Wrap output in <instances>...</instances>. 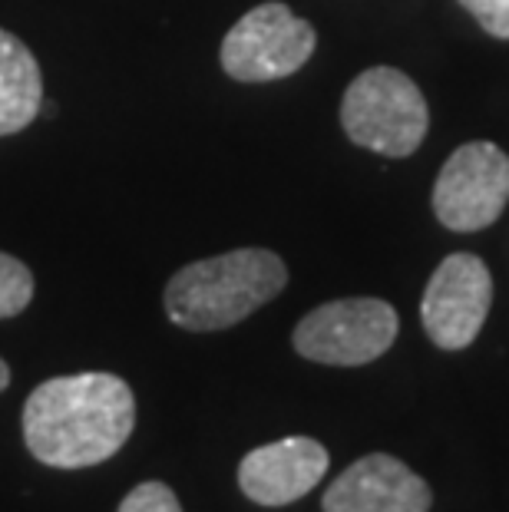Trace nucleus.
Segmentation results:
<instances>
[{
  "label": "nucleus",
  "mask_w": 509,
  "mask_h": 512,
  "mask_svg": "<svg viewBox=\"0 0 509 512\" xmlns=\"http://www.w3.org/2000/svg\"><path fill=\"white\" fill-rule=\"evenodd\" d=\"M24 443L53 470H86L126 446L136 427V397L123 377L86 370L53 377L24 403Z\"/></svg>",
  "instance_id": "obj_1"
},
{
  "label": "nucleus",
  "mask_w": 509,
  "mask_h": 512,
  "mask_svg": "<svg viewBox=\"0 0 509 512\" xmlns=\"http://www.w3.org/2000/svg\"><path fill=\"white\" fill-rule=\"evenodd\" d=\"M288 285V268L265 248H238L192 261L169 278L166 314L186 331H222L245 321Z\"/></svg>",
  "instance_id": "obj_2"
},
{
  "label": "nucleus",
  "mask_w": 509,
  "mask_h": 512,
  "mask_svg": "<svg viewBox=\"0 0 509 512\" xmlns=\"http://www.w3.org/2000/svg\"><path fill=\"white\" fill-rule=\"evenodd\" d=\"M341 126L354 146L404 159L424 143L430 110L420 86L394 67L364 70L341 100Z\"/></svg>",
  "instance_id": "obj_3"
},
{
  "label": "nucleus",
  "mask_w": 509,
  "mask_h": 512,
  "mask_svg": "<svg viewBox=\"0 0 509 512\" xmlns=\"http://www.w3.org/2000/svg\"><path fill=\"white\" fill-rule=\"evenodd\" d=\"M397 311L381 298H344L308 311L295 328V351L314 364L361 367L391 351Z\"/></svg>",
  "instance_id": "obj_4"
},
{
  "label": "nucleus",
  "mask_w": 509,
  "mask_h": 512,
  "mask_svg": "<svg viewBox=\"0 0 509 512\" xmlns=\"http://www.w3.org/2000/svg\"><path fill=\"white\" fill-rule=\"evenodd\" d=\"M318 47L308 20L288 4H258L222 40V70L238 83H268L298 73Z\"/></svg>",
  "instance_id": "obj_5"
},
{
  "label": "nucleus",
  "mask_w": 509,
  "mask_h": 512,
  "mask_svg": "<svg viewBox=\"0 0 509 512\" xmlns=\"http://www.w3.org/2000/svg\"><path fill=\"white\" fill-rule=\"evenodd\" d=\"M509 202V156L493 143H467L443 162L433 212L450 232H480Z\"/></svg>",
  "instance_id": "obj_6"
},
{
  "label": "nucleus",
  "mask_w": 509,
  "mask_h": 512,
  "mask_svg": "<svg viewBox=\"0 0 509 512\" xmlns=\"http://www.w3.org/2000/svg\"><path fill=\"white\" fill-rule=\"evenodd\" d=\"M493 304L490 268L470 252L447 255L433 271L420 301L427 337L443 351H463L480 337Z\"/></svg>",
  "instance_id": "obj_7"
},
{
  "label": "nucleus",
  "mask_w": 509,
  "mask_h": 512,
  "mask_svg": "<svg viewBox=\"0 0 509 512\" xmlns=\"http://www.w3.org/2000/svg\"><path fill=\"white\" fill-rule=\"evenodd\" d=\"M430 486L407 463L367 453L351 463L324 493V512H430Z\"/></svg>",
  "instance_id": "obj_8"
},
{
  "label": "nucleus",
  "mask_w": 509,
  "mask_h": 512,
  "mask_svg": "<svg viewBox=\"0 0 509 512\" xmlns=\"http://www.w3.org/2000/svg\"><path fill=\"white\" fill-rule=\"evenodd\" d=\"M331 456L311 437H285L255 446L238 463V486L258 506H288L308 496L328 473Z\"/></svg>",
  "instance_id": "obj_9"
},
{
  "label": "nucleus",
  "mask_w": 509,
  "mask_h": 512,
  "mask_svg": "<svg viewBox=\"0 0 509 512\" xmlns=\"http://www.w3.org/2000/svg\"><path fill=\"white\" fill-rule=\"evenodd\" d=\"M43 106V76L30 47L0 30V136H14L37 119Z\"/></svg>",
  "instance_id": "obj_10"
},
{
  "label": "nucleus",
  "mask_w": 509,
  "mask_h": 512,
  "mask_svg": "<svg viewBox=\"0 0 509 512\" xmlns=\"http://www.w3.org/2000/svg\"><path fill=\"white\" fill-rule=\"evenodd\" d=\"M34 301V275L20 258L0 252V318H14Z\"/></svg>",
  "instance_id": "obj_11"
},
{
  "label": "nucleus",
  "mask_w": 509,
  "mask_h": 512,
  "mask_svg": "<svg viewBox=\"0 0 509 512\" xmlns=\"http://www.w3.org/2000/svg\"><path fill=\"white\" fill-rule=\"evenodd\" d=\"M119 512H182V506L179 496L172 493V486L159 483V479H149V483L129 489L126 499L119 503Z\"/></svg>",
  "instance_id": "obj_12"
},
{
  "label": "nucleus",
  "mask_w": 509,
  "mask_h": 512,
  "mask_svg": "<svg viewBox=\"0 0 509 512\" xmlns=\"http://www.w3.org/2000/svg\"><path fill=\"white\" fill-rule=\"evenodd\" d=\"M486 34L509 40V0H460Z\"/></svg>",
  "instance_id": "obj_13"
},
{
  "label": "nucleus",
  "mask_w": 509,
  "mask_h": 512,
  "mask_svg": "<svg viewBox=\"0 0 509 512\" xmlns=\"http://www.w3.org/2000/svg\"><path fill=\"white\" fill-rule=\"evenodd\" d=\"M7 384H10V367L0 361V390H7Z\"/></svg>",
  "instance_id": "obj_14"
}]
</instances>
